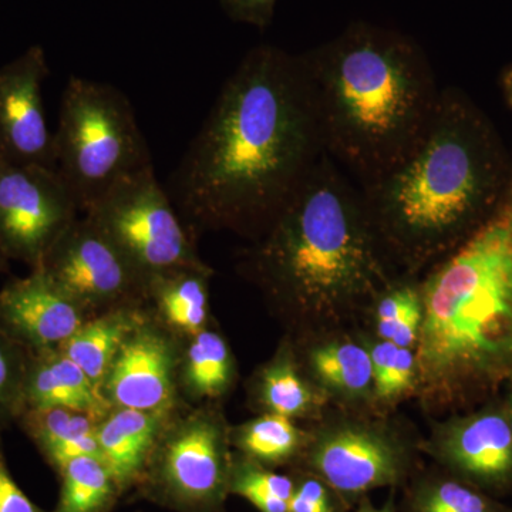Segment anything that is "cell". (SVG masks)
Wrapping results in <instances>:
<instances>
[{"mask_svg":"<svg viewBox=\"0 0 512 512\" xmlns=\"http://www.w3.org/2000/svg\"><path fill=\"white\" fill-rule=\"evenodd\" d=\"M79 212L57 168L0 153V249L9 261L39 268Z\"/></svg>","mask_w":512,"mask_h":512,"instance_id":"9","label":"cell"},{"mask_svg":"<svg viewBox=\"0 0 512 512\" xmlns=\"http://www.w3.org/2000/svg\"><path fill=\"white\" fill-rule=\"evenodd\" d=\"M47 407H69L99 416L111 409L86 373L59 349L29 353L25 412Z\"/></svg>","mask_w":512,"mask_h":512,"instance_id":"17","label":"cell"},{"mask_svg":"<svg viewBox=\"0 0 512 512\" xmlns=\"http://www.w3.org/2000/svg\"><path fill=\"white\" fill-rule=\"evenodd\" d=\"M29 352L0 329V431L18 424L25 412Z\"/></svg>","mask_w":512,"mask_h":512,"instance_id":"27","label":"cell"},{"mask_svg":"<svg viewBox=\"0 0 512 512\" xmlns=\"http://www.w3.org/2000/svg\"><path fill=\"white\" fill-rule=\"evenodd\" d=\"M9 258L5 254H3L2 249H0V274H5V272H9Z\"/></svg>","mask_w":512,"mask_h":512,"instance_id":"36","label":"cell"},{"mask_svg":"<svg viewBox=\"0 0 512 512\" xmlns=\"http://www.w3.org/2000/svg\"><path fill=\"white\" fill-rule=\"evenodd\" d=\"M234 359L227 340L214 329H204L184 340L180 365V390L185 402H212L231 389Z\"/></svg>","mask_w":512,"mask_h":512,"instance_id":"20","label":"cell"},{"mask_svg":"<svg viewBox=\"0 0 512 512\" xmlns=\"http://www.w3.org/2000/svg\"><path fill=\"white\" fill-rule=\"evenodd\" d=\"M225 12L238 22L265 28L274 18L276 0H221Z\"/></svg>","mask_w":512,"mask_h":512,"instance_id":"33","label":"cell"},{"mask_svg":"<svg viewBox=\"0 0 512 512\" xmlns=\"http://www.w3.org/2000/svg\"><path fill=\"white\" fill-rule=\"evenodd\" d=\"M56 473L60 494L53 512H110L123 497L116 478L99 457L73 458Z\"/></svg>","mask_w":512,"mask_h":512,"instance_id":"21","label":"cell"},{"mask_svg":"<svg viewBox=\"0 0 512 512\" xmlns=\"http://www.w3.org/2000/svg\"><path fill=\"white\" fill-rule=\"evenodd\" d=\"M377 305V333L383 340H392L400 320L420 301V286L396 285L392 282L382 291Z\"/></svg>","mask_w":512,"mask_h":512,"instance_id":"30","label":"cell"},{"mask_svg":"<svg viewBox=\"0 0 512 512\" xmlns=\"http://www.w3.org/2000/svg\"><path fill=\"white\" fill-rule=\"evenodd\" d=\"M103 417L69 407H47L26 410L18 424L46 460L67 441L96 433Z\"/></svg>","mask_w":512,"mask_h":512,"instance_id":"25","label":"cell"},{"mask_svg":"<svg viewBox=\"0 0 512 512\" xmlns=\"http://www.w3.org/2000/svg\"><path fill=\"white\" fill-rule=\"evenodd\" d=\"M313 373L335 392L357 396L373 383L370 352L355 343H332L313 350Z\"/></svg>","mask_w":512,"mask_h":512,"instance_id":"24","label":"cell"},{"mask_svg":"<svg viewBox=\"0 0 512 512\" xmlns=\"http://www.w3.org/2000/svg\"><path fill=\"white\" fill-rule=\"evenodd\" d=\"M242 268L275 302L305 315H335L392 282L362 194L328 154Z\"/></svg>","mask_w":512,"mask_h":512,"instance_id":"4","label":"cell"},{"mask_svg":"<svg viewBox=\"0 0 512 512\" xmlns=\"http://www.w3.org/2000/svg\"><path fill=\"white\" fill-rule=\"evenodd\" d=\"M256 397L266 413L289 419L305 416L316 403L312 387L303 379L286 349L262 369L256 383Z\"/></svg>","mask_w":512,"mask_h":512,"instance_id":"23","label":"cell"},{"mask_svg":"<svg viewBox=\"0 0 512 512\" xmlns=\"http://www.w3.org/2000/svg\"><path fill=\"white\" fill-rule=\"evenodd\" d=\"M47 76L40 46L0 67V153L20 163L56 168L55 134L47 127L43 103Z\"/></svg>","mask_w":512,"mask_h":512,"instance_id":"12","label":"cell"},{"mask_svg":"<svg viewBox=\"0 0 512 512\" xmlns=\"http://www.w3.org/2000/svg\"><path fill=\"white\" fill-rule=\"evenodd\" d=\"M228 490L248 500L259 512H289L295 483L284 474L239 456L232 457Z\"/></svg>","mask_w":512,"mask_h":512,"instance_id":"26","label":"cell"},{"mask_svg":"<svg viewBox=\"0 0 512 512\" xmlns=\"http://www.w3.org/2000/svg\"><path fill=\"white\" fill-rule=\"evenodd\" d=\"M359 512H392V508H390V505H386L382 510H376V508H373L369 503H365L362 505Z\"/></svg>","mask_w":512,"mask_h":512,"instance_id":"37","label":"cell"},{"mask_svg":"<svg viewBox=\"0 0 512 512\" xmlns=\"http://www.w3.org/2000/svg\"><path fill=\"white\" fill-rule=\"evenodd\" d=\"M173 413L111 407L97 424L101 460L116 478L123 497L137 487L158 437Z\"/></svg>","mask_w":512,"mask_h":512,"instance_id":"15","label":"cell"},{"mask_svg":"<svg viewBox=\"0 0 512 512\" xmlns=\"http://www.w3.org/2000/svg\"><path fill=\"white\" fill-rule=\"evenodd\" d=\"M36 269L69 293L90 318L147 302V276L84 215L60 235Z\"/></svg>","mask_w":512,"mask_h":512,"instance_id":"10","label":"cell"},{"mask_svg":"<svg viewBox=\"0 0 512 512\" xmlns=\"http://www.w3.org/2000/svg\"><path fill=\"white\" fill-rule=\"evenodd\" d=\"M325 154L301 55L259 46L222 86L167 191L192 237L229 229L256 241Z\"/></svg>","mask_w":512,"mask_h":512,"instance_id":"1","label":"cell"},{"mask_svg":"<svg viewBox=\"0 0 512 512\" xmlns=\"http://www.w3.org/2000/svg\"><path fill=\"white\" fill-rule=\"evenodd\" d=\"M501 87H503L505 101L512 109V64L508 69H505L503 77H501Z\"/></svg>","mask_w":512,"mask_h":512,"instance_id":"35","label":"cell"},{"mask_svg":"<svg viewBox=\"0 0 512 512\" xmlns=\"http://www.w3.org/2000/svg\"><path fill=\"white\" fill-rule=\"evenodd\" d=\"M510 426H511V430H512V407H511V424H510Z\"/></svg>","mask_w":512,"mask_h":512,"instance_id":"38","label":"cell"},{"mask_svg":"<svg viewBox=\"0 0 512 512\" xmlns=\"http://www.w3.org/2000/svg\"><path fill=\"white\" fill-rule=\"evenodd\" d=\"M289 512H335L325 485L315 478L295 484L289 500Z\"/></svg>","mask_w":512,"mask_h":512,"instance_id":"32","label":"cell"},{"mask_svg":"<svg viewBox=\"0 0 512 512\" xmlns=\"http://www.w3.org/2000/svg\"><path fill=\"white\" fill-rule=\"evenodd\" d=\"M84 217L140 269L151 276L208 266L153 165L127 175L94 201Z\"/></svg>","mask_w":512,"mask_h":512,"instance_id":"8","label":"cell"},{"mask_svg":"<svg viewBox=\"0 0 512 512\" xmlns=\"http://www.w3.org/2000/svg\"><path fill=\"white\" fill-rule=\"evenodd\" d=\"M87 319L82 306L42 269L0 289V329L29 353L59 349Z\"/></svg>","mask_w":512,"mask_h":512,"instance_id":"13","label":"cell"},{"mask_svg":"<svg viewBox=\"0 0 512 512\" xmlns=\"http://www.w3.org/2000/svg\"><path fill=\"white\" fill-rule=\"evenodd\" d=\"M441 450L454 467L480 480H503L512 473V430L500 414H478L454 424Z\"/></svg>","mask_w":512,"mask_h":512,"instance_id":"16","label":"cell"},{"mask_svg":"<svg viewBox=\"0 0 512 512\" xmlns=\"http://www.w3.org/2000/svg\"><path fill=\"white\" fill-rule=\"evenodd\" d=\"M417 380L457 394L512 370V173L493 214L420 285Z\"/></svg>","mask_w":512,"mask_h":512,"instance_id":"5","label":"cell"},{"mask_svg":"<svg viewBox=\"0 0 512 512\" xmlns=\"http://www.w3.org/2000/svg\"><path fill=\"white\" fill-rule=\"evenodd\" d=\"M55 156L82 214L127 175L153 165L126 94L113 84L77 76L64 87Z\"/></svg>","mask_w":512,"mask_h":512,"instance_id":"6","label":"cell"},{"mask_svg":"<svg viewBox=\"0 0 512 512\" xmlns=\"http://www.w3.org/2000/svg\"><path fill=\"white\" fill-rule=\"evenodd\" d=\"M511 173L483 113L446 89L416 146L359 190L384 255L416 271L453 252L493 214Z\"/></svg>","mask_w":512,"mask_h":512,"instance_id":"2","label":"cell"},{"mask_svg":"<svg viewBox=\"0 0 512 512\" xmlns=\"http://www.w3.org/2000/svg\"><path fill=\"white\" fill-rule=\"evenodd\" d=\"M301 59L326 154L359 185L399 163L439 107L433 67L402 33L355 23Z\"/></svg>","mask_w":512,"mask_h":512,"instance_id":"3","label":"cell"},{"mask_svg":"<svg viewBox=\"0 0 512 512\" xmlns=\"http://www.w3.org/2000/svg\"><path fill=\"white\" fill-rule=\"evenodd\" d=\"M146 311L147 305L124 306L93 316L59 350L70 357L101 392V384L121 343Z\"/></svg>","mask_w":512,"mask_h":512,"instance_id":"19","label":"cell"},{"mask_svg":"<svg viewBox=\"0 0 512 512\" xmlns=\"http://www.w3.org/2000/svg\"><path fill=\"white\" fill-rule=\"evenodd\" d=\"M231 444L241 456L262 464L278 466L296 456L305 436L289 417L266 413L229 431Z\"/></svg>","mask_w":512,"mask_h":512,"instance_id":"22","label":"cell"},{"mask_svg":"<svg viewBox=\"0 0 512 512\" xmlns=\"http://www.w3.org/2000/svg\"><path fill=\"white\" fill-rule=\"evenodd\" d=\"M414 512H488L487 501L457 483L426 488L414 503Z\"/></svg>","mask_w":512,"mask_h":512,"instance_id":"29","label":"cell"},{"mask_svg":"<svg viewBox=\"0 0 512 512\" xmlns=\"http://www.w3.org/2000/svg\"><path fill=\"white\" fill-rule=\"evenodd\" d=\"M421 319H423V306H421L420 298V301L414 303L412 308L403 316V319L400 320L390 342H393L399 348H412L419 339Z\"/></svg>","mask_w":512,"mask_h":512,"instance_id":"34","label":"cell"},{"mask_svg":"<svg viewBox=\"0 0 512 512\" xmlns=\"http://www.w3.org/2000/svg\"><path fill=\"white\" fill-rule=\"evenodd\" d=\"M373 384L380 399H394L409 392L417 380L416 355L410 349L399 348L383 340L370 352Z\"/></svg>","mask_w":512,"mask_h":512,"instance_id":"28","label":"cell"},{"mask_svg":"<svg viewBox=\"0 0 512 512\" xmlns=\"http://www.w3.org/2000/svg\"><path fill=\"white\" fill-rule=\"evenodd\" d=\"M227 421L217 407L185 403L165 423L134 491L174 512H218L229 494Z\"/></svg>","mask_w":512,"mask_h":512,"instance_id":"7","label":"cell"},{"mask_svg":"<svg viewBox=\"0 0 512 512\" xmlns=\"http://www.w3.org/2000/svg\"><path fill=\"white\" fill-rule=\"evenodd\" d=\"M212 274L210 266H204L151 276L147 308L158 322L181 339L198 335L210 322Z\"/></svg>","mask_w":512,"mask_h":512,"instance_id":"18","label":"cell"},{"mask_svg":"<svg viewBox=\"0 0 512 512\" xmlns=\"http://www.w3.org/2000/svg\"><path fill=\"white\" fill-rule=\"evenodd\" d=\"M0 512H46L33 503L10 473L0 431Z\"/></svg>","mask_w":512,"mask_h":512,"instance_id":"31","label":"cell"},{"mask_svg":"<svg viewBox=\"0 0 512 512\" xmlns=\"http://www.w3.org/2000/svg\"><path fill=\"white\" fill-rule=\"evenodd\" d=\"M184 340L147 308L121 343L101 394L111 407L173 413L184 406L180 365Z\"/></svg>","mask_w":512,"mask_h":512,"instance_id":"11","label":"cell"},{"mask_svg":"<svg viewBox=\"0 0 512 512\" xmlns=\"http://www.w3.org/2000/svg\"><path fill=\"white\" fill-rule=\"evenodd\" d=\"M311 466L333 490L359 495L397 483L402 477V450L386 434L363 426L325 431L311 450Z\"/></svg>","mask_w":512,"mask_h":512,"instance_id":"14","label":"cell"}]
</instances>
